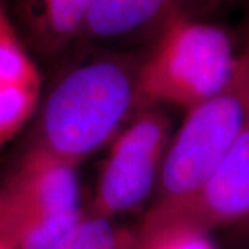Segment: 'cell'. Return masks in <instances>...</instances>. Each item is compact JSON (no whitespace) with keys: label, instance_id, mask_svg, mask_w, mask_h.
Masks as SVG:
<instances>
[{"label":"cell","instance_id":"1","mask_svg":"<svg viewBox=\"0 0 249 249\" xmlns=\"http://www.w3.org/2000/svg\"><path fill=\"white\" fill-rule=\"evenodd\" d=\"M142 58L94 47L71 64L46 98L31 148L78 166L109 144L140 108Z\"/></svg>","mask_w":249,"mask_h":249},{"label":"cell","instance_id":"2","mask_svg":"<svg viewBox=\"0 0 249 249\" xmlns=\"http://www.w3.org/2000/svg\"><path fill=\"white\" fill-rule=\"evenodd\" d=\"M235 67L231 40L222 28L180 13L142 58L140 107H196L227 86Z\"/></svg>","mask_w":249,"mask_h":249},{"label":"cell","instance_id":"3","mask_svg":"<svg viewBox=\"0 0 249 249\" xmlns=\"http://www.w3.org/2000/svg\"><path fill=\"white\" fill-rule=\"evenodd\" d=\"M170 139L152 206L194 194L213 173L249 121V40L237 57L227 86L213 97L187 109Z\"/></svg>","mask_w":249,"mask_h":249},{"label":"cell","instance_id":"4","mask_svg":"<svg viewBox=\"0 0 249 249\" xmlns=\"http://www.w3.org/2000/svg\"><path fill=\"white\" fill-rule=\"evenodd\" d=\"M82 213L76 166L29 148L0 187V247L52 249Z\"/></svg>","mask_w":249,"mask_h":249},{"label":"cell","instance_id":"5","mask_svg":"<svg viewBox=\"0 0 249 249\" xmlns=\"http://www.w3.org/2000/svg\"><path fill=\"white\" fill-rule=\"evenodd\" d=\"M111 142L89 212L114 217L142 206L155 193L169 147V121L154 106L140 107Z\"/></svg>","mask_w":249,"mask_h":249},{"label":"cell","instance_id":"6","mask_svg":"<svg viewBox=\"0 0 249 249\" xmlns=\"http://www.w3.org/2000/svg\"><path fill=\"white\" fill-rule=\"evenodd\" d=\"M249 223V121L211 178L194 194L151 206L137 232L183 224L204 232Z\"/></svg>","mask_w":249,"mask_h":249},{"label":"cell","instance_id":"7","mask_svg":"<svg viewBox=\"0 0 249 249\" xmlns=\"http://www.w3.org/2000/svg\"><path fill=\"white\" fill-rule=\"evenodd\" d=\"M180 0H94L80 29L78 43L101 45L160 37L180 13Z\"/></svg>","mask_w":249,"mask_h":249},{"label":"cell","instance_id":"8","mask_svg":"<svg viewBox=\"0 0 249 249\" xmlns=\"http://www.w3.org/2000/svg\"><path fill=\"white\" fill-rule=\"evenodd\" d=\"M40 75L0 0V150L35 114Z\"/></svg>","mask_w":249,"mask_h":249},{"label":"cell","instance_id":"9","mask_svg":"<svg viewBox=\"0 0 249 249\" xmlns=\"http://www.w3.org/2000/svg\"><path fill=\"white\" fill-rule=\"evenodd\" d=\"M94 0H21L22 16L36 46L55 54L73 42Z\"/></svg>","mask_w":249,"mask_h":249},{"label":"cell","instance_id":"10","mask_svg":"<svg viewBox=\"0 0 249 249\" xmlns=\"http://www.w3.org/2000/svg\"><path fill=\"white\" fill-rule=\"evenodd\" d=\"M52 249H137L136 231L112 222L111 217L83 212Z\"/></svg>","mask_w":249,"mask_h":249},{"label":"cell","instance_id":"11","mask_svg":"<svg viewBox=\"0 0 249 249\" xmlns=\"http://www.w3.org/2000/svg\"><path fill=\"white\" fill-rule=\"evenodd\" d=\"M137 249H214L208 232L183 224H168L137 232Z\"/></svg>","mask_w":249,"mask_h":249},{"label":"cell","instance_id":"12","mask_svg":"<svg viewBox=\"0 0 249 249\" xmlns=\"http://www.w3.org/2000/svg\"><path fill=\"white\" fill-rule=\"evenodd\" d=\"M226 1H230V0H180V4L186 3L188 6H193L196 9H212Z\"/></svg>","mask_w":249,"mask_h":249},{"label":"cell","instance_id":"13","mask_svg":"<svg viewBox=\"0 0 249 249\" xmlns=\"http://www.w3.org/2000/svg\"><path fill=\"white\" fill-rule=\"evenodd\" d=\"M241 230H242V231H244V232H247V234H248V235H249V223H248V224H247V226H244V227H242Z\"/></svg>","mask_w":249,"mask_h":249}]
</instances>
